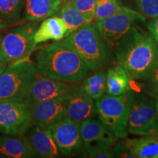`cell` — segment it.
I'll use <instances>...</instances> for the list:
<instances>
[{
	"instance_id": "cell-3",
	"label": "cell",
	"mask_w": 158,
	"mask_h": 158,
	"mask_svg": "<svg viewBox=\"0 0 158 158\" xmlns=\"http://www.w3.org/2000/svg\"><path fill=\"white\" fill-rule=\"evenodd\" d=\"M147 18L141 13L122 7L121 10L108 19L96 23L100 37L109 51L117 55L138 32L135 23L143 22Z\"/></svg>"
},
{
	"instance_id": "cell-10",
	"label": "cell",
	"mask_w": 158,
	"mask_h": 158,
	"mask_svg": "<svg viewBox=\"0 0 158 158\" xmlns=\"http://www.w3.org/2000/svg\"><path fill=\"white\" fill-rule=\"evenodd\" d=\"M31 126L30 111L23 102L0 101V134L25 135Z\"/></svg>"
},
{
	"instance_id": "cell-11",
	"label": "cell",
	"mask_w": 158,
	"mask_h": 158,
	"mask_svg": "<svg viewBox=\"0 0 158 158\" xmlns=\"http://www.w3.org/2000/svg\"><path fill=\"white\" fill-rule=\"evenodd\" d=\"M73 86V83L51 78L38 72L23 102L29 108L45 100L67 95Z\"/></svg>"
},
{
	"instance_id": "cell-9",
	"label": "cell",
	"mask_w": 158,
	"mask_h": 158,
	"mask_svg": "<svg viewBox=\"0 0 158 158\" xmlns=\"http://www.w3.org/2000/svg\"><path fill=\"white\" fill-rule=\"evenodd\" d=\"M158 122L155 100L133 94L127 122V132L133 135H147Z\"/></svg>"
},
{
	"instance_id": "cell-33",
	"label": "cell",
	"mask_w": 158,
	"mask_h": 158,
	"mask_svg": "<svg viewBox=\"0 0 158 158\" xmlns=\"http://www.w3.org/2000/svg\"><path fill=\"white\" fill-rule=\"evenodd\" d=\"M155 107H156V110H157V114L158 115V93H157V98L155 99Z\"/></svg>"
},
{
	"instance_id": "cell-12",
	"label": "cell",
	"mask_w": 158,
	"mask_h": 158,
	"mask_svg": "<svg viewBox=\"0 0 158 158\" xmlns=\"http://www.w3.org/2000/svg\"><path fill=\"white\" fill-rule=\"evenodd\" d=\"M50 130L62 155H74L84 149L80 123L65 117L51 126Z\"/></svg>"
},
{
	"instance_id": "cell-19",
	"label": "cell",
	"mask_w": 158,
	"mask_h": 158,
	"mask_svg": "<svg viewBox=\"0 0 158 158\" xmlns=\"http://www.w3.org/2000/svg\"><path fill=\"white\" fill-rule=\"evenodd\" d=\"M127 138L122 143L135 157L158 158V140L154 136Z\"/></svg>"
},
{
	"instance_id": "cell-32",
	"label": "cell",
	"mask_w": 158,
	"mask_h": 158,
	"mask_svg": "<svg viewBox=\"0 0 158 158\" xmlns=\"http://www.w3.org/2000/svg\"><path fill=\"white\" fill-rule=\"evenodd\" d=\"M2 36L3 35L0 34V61H2Z\"/></svg>"
},
{
	"instance_id": "cell-20",
	"label": "cell",
	"mask_w": 158,
	"mask_h": 158,
	"mask_svg": "<svg viewBox=\"0 0 158 158\" xmlns=\"http://www.w3.org/2000/svg\"><path fill=\"white\" fill-rule=\"evenodd\" d=\"M130 79L125 70L120 66L110 68L106 74V92L108 94L118 96L130 90Z\"/></svg>"
},
{
	"instance_id": "cell-7",
	"label": "cell",
	"mask_w": 158,
	"mask_h": 158,
	"mask_svg": "<svg viewBox=\"0 0 158 158\" xmlns=\"http://www.w3.org/2000/svg\"><path fill=\"white\" fill-rule=\"evenodd\" d=\"M84 149L89 157H114L116 135L100 120L89 118L80 123Z\"/></svg>"
},
{
	"instance_id": "cell-5",
	"label": "cell",
	"mask_w": 158,
	"mask_h": 158,
	"mask_svg": "<svg viewBox=\"0 0 158 158\" xmlns=\"http://www.w3.org/2000/svg\"><path fill=\"white\" fill-rule=\"evenodd\" d=\"M37 73L29 57L8 63L0 73V101L23 102Z\"/></svg>"
},
{
	"instance_id": "cell-15",
	"label": "cell",
	"mask_w": 158,
	"mask_h": 158,
	"mask_svg": "<svg viewBox=\"0 0 158 158\" xmlns=\"http://www.w3.org/2000/svg\"><path fill=\"white\" fill-rule=\"evenodd\" d=\"M26 135L37 157L55 158L60 157V152L51 135L50 128L32 125Z\"/></svg>"
},
{
	"instance_id": "cell-13",
	"label": "cell",
	"mask_w": 158,
	"mask_h": 158,
	"mask_svg": "<svg viewBox=\"0 0 158 158\" xmlns=\"http://www.w3.org/2000/svg\"><path fill=\"white\" fill-rule=\"evenodd\" d=\"M66 97L45 100L29 108L32 125L50 128L57 122L65 118Z\"/></svg>"
},
{
	"instance_id": "cell-18",
	"label": "cell",
	"mask_w": 158,
	"mask_h": 158,
	"mask_svg": "<svg viewBox=\"0 0 158 158\" xmlns=\"http://www.w3.org/2000/svg\"><path fill=\"white\" fill-rule=\"evenodd\" d=\"M67 37V27L59 15L44 19L35 31L33 39L37 45L49 40L59 41Z\"/></svg>"
},
{
	"instance_id": "cell-21",
	"label": "cell",
	"mask_w": 158,
	"mask_h": 158,
	"mask_svg": "<svg viewBox=\"0 0 158 158\" xmlns=\"http://www.w3.org/2000/svg\"><path fill=\"white\" fill-rule=\"evenodd\" d=\"M106 74L103 70H98L93 74L85 76L81 87L94 100H98L106 92Z\"/></svg>"
},
{
	"instance_id": "cell-24",
	"label": "cell",
	"mask_w": 158,
	"mask_h": 158,
	"mask_svg": "<svg viewBox=\"0 0 158 158\" xmlns=\"http://www.w3.org/2000/svg\"><path fill=\"white\" fill-rule=\"evenodd\" d=\"M121 8L122 6L117 0H97L94 21L98 22L108 19L119 11Z\"/></svg>"
},
{
	"instance_id": "cell-25",
	"label": "cell",
	"mask_w": 158,
	"mask_h": 158,
	"mask_svg": "<svg viewBox=\"0 0 158 158\" xmlns=\"http://www.w3.org/2000/svg\"><path fill=\"white\" fill-rule=\"evenodd\" d=\"M70 3L84 15L89 23L94 21L97 0H72Z\"/></svg>"
},
{
	"instance_id": "cell-31",
	"label": "cell",
	"mask_w": 158,
	"mask_h": 158,
	"mask_svg": "<svg viewBox=\"0 0 158 158\" xmlns=\"http://www.w3.org/2000/svg\"><path fill=\"white\" fill-rule=\"evenodd\" d=\"M8 63L5 62H2V61H0V73L4 70V69L6 68Z\"/></svg>"
},
{
	"instance_id": "cell-28",
	"label": "cell",
	"mask_w": 158,
	"mask_h": 158,
	"mask_svg": "<svg viewBox=\"0 0 158 158\" xmlns=\"http://www.w3.org/2000/svg\"><path fill=\"white\" fill-rule=\"evenodd\" d=\"M148 29L150 31L152 35L158 45V16L155 18L148 24Z\"/></svg>"
},
{
	"instance_id": "cell-22",
	"label": "cell",
	"mask_w": 158,
	"mask_h": 158,
	"mask_svg": "<svg viewBox=\"0 0 158 158\" xmlns=\"http://www.w3.org/2000/svg\"><path fill=\"white\" fill-rule=\"evenodd\" d=\"M58 14L66 24L67 36L82 26L89 23L84 15L70 2L63 3Z\"/></svg>"
},
{
	"instance_id": "cell-2",
	"label": "cell",
	"mask_w": 158,
	"mask_h": 158,
	"mask_svg": "<svg viewBox=\"0 0 158 158\" xmlns=\"http://www.w3.org/2000/svg\"><path fill=\"white\" fill-rule=\"evenodd\" d=\"M131 79H144L158 62V45L152 36L138 31L116 55Z\"/></svg>"
},
{
	"instance_id": "cell-30",
	"label": "cell",
	"mask_w": 158,
	"mask_h": 158,
	"mask_svg": "<svg viewBox=\"0 0 158 158\" xmlns=\"http://www.w3.org/2000/svg\"><path fill=\"white\" fill-rule=\"evenodd\" d=\"M8 27H10V25L6 22L5 21H4V20L2 19L1 17H0V29H5Z\"/></svg>"
},
{
	"instance_id": "cell-8",
	"label": "cell",
	"mask_w": 158,
	"mask_h": 158,
	"mask_svg": "<svg viewBox=\"0 0 158 158\" xmlns=\"http://www.w3.org/2000/svg\"><path fill=\"white\" fill-rule=\"evenodd\" d=\"M37 22L29 21L22 26L7 31L2 39V55L3 62L10 63L30 56L37 44L33 36L38 26Z\"/></svg>"
},
{
	"instance_id": "cell-29",
	"label": "cell",
	"mask_w": 158,
	"mask_h": 158,
	"mask_svg": "<svg viewBox=\"0 0 158 158\" xmlns=\"http://www.w3.org/2000/svg\"><path fill=\"white\" fill-rule=\"evenodd\" d=\"M147 135H151L155 137L158 140V122L151 130L148 132Z\"/></svg>"
},
{
	"instance_id": "cell-6",
	"label": "cell",
	"mask_w": 158,
	"mask_h": 158,
	"mask_svg": "<svg viewBox=\"0 0 158 158\" xmlns=\"http://www.w3.org/2000/svg\"><path fill=\"white\" fill-rule=\"evenodd\" d=\"M133 93L129 90L123 94H106L97 100V115L99 120L113 132L116 138L127 134V122Z\"/></svg>"
},
{
	"instance_id": "cell-26",
	"label": "cell",
	"mask_w": 158,
	"mask_h": 158,
	"mask_svg": "<svg viewBox=\"0 0 158 158\" xmlns=\"http://www.w3.org/2000/svg\"><path fill=\"white\" fill-rule=\"evenodd\" d=\"M138 10L149 19L158 16V0H136Z\"/></svg>"
},
{
	"instance_id": "cell-17",
	"label": "cell",
	"mask_w": 158,
	"mask_h": 158,
	"mask_svg": "<svg viewBox=\"0 0 158 158\" xmlns=\"http://www.w3.org/2000/svg\"><path fill=\"white\" fill-rule=\"evenodd\" d=\"M62 5V0H26L22 21H43L57 14Z\"/></svg>"
},
{
	"instance_id": "cell-4",
	"label": "cell",
	"mask_w": 158,
	"mask_h": 158,
	"mask_svg": "<svg viewBox=\"0 0 158 158\" xmlns=\"http://www.w3.org/2000/svg\"><path fill=\"white\" fill-rule=\"evenodd\" d=\"M62 41L78 53L89 70H100L109 58V49L100 37L96 23L82 26Z\"/></svg>"
},
{
	"instance_id": "cell-34",
	"label": "cell",
	"mask_w": 158,
	"mask_h": 158,
	"mask_svg": "<svg viewBox=\"0 0 158 158\" xmlns=\"http://www.w3.org/2000/svg\"><path fill=\"white\" fill-rule=\"evenodd\" d=\"M63 3H68V2H70L72 0H62Z\"/></svg>"
},
{
	"instance_id": "cell-16",
	"label": "cell",
	"mask_w": 158,
	"mask_h": 158,
	"mask_svg": "<svg viewBox=\"0 0 158 158\" xmlns=\"http://www.w3.org/2000/svg\"><path fill=\"white\" fill-rule=\"evenodd\" d=\"M0 157H37L25 135H0Z\"/></svg>"
},
{
	"instance_id": "cell-14",
	"label": "cell",
	"mask_w": 158,
	"mask_h": 158,
	"mask_svg": "<svg viewBox=\"0 0 158 158\" xmlns=\"http://www.w3.org/2000/svg\"><path fill=\"white\" fill-rule=\"evenodd\" d=\"M81 86L74 85L66 97L65 117L81 123L97 115L96 102Z\"/></svg>"
},
{
	"instance_id": "cell-23",
	"label": "cell",
	"mask_w": 158,
	"mask_h": 158,
	"mask_svg": "<svg viewBox=\"0 0 158 158\" xmlns=\"http://www.w3.org/2000/svg\"><path fill=\"white\" fill-rule=\"evenodd\" d=\"M26 0H0V17L10 25L22 20Z\"/></svg>"
},
{
	"instance_id": "cell-27",
	"label": "cell",
	"mask_w": 158,
	"mask_h": 158,
	"mask_svg": "<svg viewBox=\"0 0 158 158\" xmlns=\"http://www.w3.org/2000/svg\"><path fill=\"white\" fill-rule=\"evenodd\" d=\"M144 79H147L150 87L152 89L154 92L158 93V62L150 73Z\"/></svg>"
},
{
	"instance_id": "cell-1",
	"label": "cell",
	"mask_w": 158,
	"mask_h": 158,
	"mask_svg": "<svg viewBox=\"0 0 158 158\" xmlns=\"http://www.w3.org/2000/svg\"><path fill=\"white\" fill-rule=\"evenodd\" d=\"M35 64L43 76L73 84L81 81L89 71L78 53L62 40L40 49Z\"/></svg>"
}]
</instances>
